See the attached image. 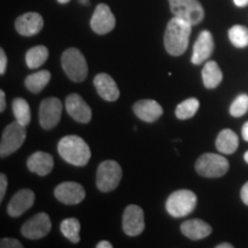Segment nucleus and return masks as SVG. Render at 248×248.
Masks as SVG:
<instances>
[{
	"label": "nucleus",
	"mask_w": 248,
	"mask_h": 248,
	"mask_svg": "<svg viewBox=\"0 0 248 248\" xmlns=\"http://www.w3.org/2000/svg\"><path fill=\"white\" fill-rule=\"evenodd\" d=\"M192 24L173 16L168 22L164 32V47L172 57H179L184 54L188 47Z\"/></svg>",
	"instance_id": "nucleus-1"
},
{
	"label": "nucleus",
	"mask_w": 248,
	"mask_h": 248,
	"mask_svg": "<svg viewBox=\"0 0 248 248\" xmlns=\"http://www.w3.org/2000/svg\"><path fill=\"white\" fill-rule=\"evenodd\" d=\"M58 152L66 162L76 167H84L91 159V150L83 138L66 136L59 141Z\"/></svg>",
	"instance_id": "nucleus-2"
},
{
	"label": "nucleus",
	"mask_w": 248,
	"mask_h": 248,
	"mask_svg": "<svg viewBox=\"0 0 248 248\" xmlns=\"http://www.w3.org/2000/svg\"><path fill=\"white\" fill-rule=\"evenodd\" d=\"M61 64L68 78L73 82L80 83L88 76V63L84 55L78 48H68L62 53Z\"/></svg>",
	"instance_id": "nucleus-3"
},
{
	"label": "nucleus",
	"mask_w": 248,
	"mask_h": 248,
	"mask_svg": "<svg viewBox=\"0 0 248 248\" xmlns=\"http://www.w3.org/2000/svg\"><path fill=\"white\" fill-rule=\"evenodd\" d=\"M230 164L221 154H202L195 162V170L200 176L207 178H218L228 172Z\"/></svg>",
	"instance_id": "nucleus-4"
},
{
	"label": "nucleus",
	"mask_w": 248,
	"mask_h": 248,
	"mask_svg": "<svg viewBox=\"0 0 248 248\" xmlns=\"http://www.w3.org/2000/svg\"><path fill=\"white\" fill-rule=\"evenodd\" d=\"M198 198L190 190H178L169 195L166 202V209L170 216L184 217L191 214L197 207Z\"/></svg>",
	"instance_id": "nucleus-5"
},
{
	"label": "nucleus",
	"mask_w": 248,
	"mask_h": 248,
	"mask_svg": "<svg viewBox=\"0 0 248 248\" xmlns=\"http://www.w3.org/2000/svg\"><path fill=\"white\" fill-rule=\"evenodd\" d=\"M122 179V168L116 161L107 160L99 164L97 170V187L101 192H111Z\"/></svg>",
	"instance_id": "nucleus-6"
},
{
	"label": "nucleus",
	"mask_w": 248,
	"mask_h": 248,
	"mask_svg": "<svg viewBox=\"0 0 248 248\" xmlns=\"http://www.w3.org/2000/svg\"><path fill=\"white\" fill-rule=\"evenodd\" d=\"M26 126L15 121L6 126L0 141V156L6 157L13 154L23 145L26 140Z\"/></svg>",
	"instance_id": "nucleus-7"
},
{
	"label": "nucleus",
	"mask_w": 248,
	"mask_h": 248,
	"mask_svg": "<svg viewBox=\"0 0 248 248\" xmlns=\"http://www.w3.org/2000/svg\"><path fill=\"white\" fill-rule=\"evenodd\" d=\"M173 16L186 21L192 26L199 24L204 17V11L199 0H169Z\"/></svg>",
	"instance_id": "nucleus-8"
},
{
	"label": "nucleus",
	"mask_w": 248,
	"mask_h": 248,
	"mask_svg": "<svg viewBox=\"0 0 248 248\" xmlns=\"http://www.w3.org/2000/svg\"><path fill=\"white\" fill-rule=\"evenodd\" d=\"M51 229L52 223L49 216L46 213H38L24 223L21 228V233L28 239L37 240L46 237Z\"/></svg>",
	"instance_id": "nucleus-9"
},
{
	"label": "nucleus",
	"mask_w": 248,
	"mask_h": 248,
	"mask_svg": "<svg viewBox=\"0 0 248 248\" xmlns=\"http://www.w3.org/2000/svg\"><path fill=\"white\" fill-rule=\"evenodd\" d=\"M62 104L58 98H47L40 102L39 123L43 129L51 130L60 122Z\"/></svg>",
	"instance_id": "nucleus-10"
},
{
	"label": "nucleus",
	"mask_w": 248,
	"mask_h": 248,
	"mask_svg": "<svg viewBox=\"0 0 248 248\" xmlns=\"http://www.w3.org/2000/svg\"><path fill=\"white\" fill-rule=\"evenodd\" d=\"M145 229L144 210L137 204H129L123 213V231L130 237L139 235Z\"/></svg>",
	"instance_id": "nucleus-11"
},
{
	"label": "nucleus",
	"mask_w": 248,
	"mask_h": 248,
	"mask_svg": "<svg viewBox=\"0 0 248 248\" xmlns=\"http://www.w3.org/2000/svg\"><path fill=\"white\" fill-rule=\"evenodd\" d=\"M54 197L60 202L73 206V204H78L84 200L85 190L78 183L64 182L55 187Z\"/></svg>",
	"instance_id": "nucleus-12"
},
{
	"label": "nucleus",
	"mask_w": 248,
	"mask_h": 248,
	"mask_svg": "<svg viewBox=\"0 0 248 248\" xmlns=\"http://www.w3.org/2000/svg\"><path fill=\"white\" fill-rule=\"evenodd\" d=\"M116 20L106 4H99L91 18V28L98 35H106L115 28Z\"/></svg>",
	"instance_id": "nucleus-13"
},
{
	"label": "nucleus",
	"mask_w": 248,
	"mask_h": 248,
	"mask_svg": "<svg viewBox=\"0 0 248 248\" xmlns=\"http://www.w3.org/2000/svg\"><path fill=\"white\" fill-rule=\"evenodd\" d=\"M66 109L67 113L78 123L86 124L92 119L91 108L77 93L68 95L66 99Z\"/></svg>",
	"instance_id": "nucleus-14"
},
{
	"label": "nucleus",
	"mask_w": 248,
	"mask_h": 248,
	"mask_svg": "<svg viewBox=\"0 0 248 248\" xmlns=\"http://www.w3.org/2000/svg\"><path fill=\"white\" fill-rule=\"evenodd\" d=\"M214 47H215V44H214V38L210 31H201L193 46V53L191 58L192 63L198 66V64L203 63L204 61L208 60L210 55L213 54Z\"/></svg>",
	"instance_id": "nucleus-15"
},
{
	"label": "nucleus",
	"mask_w": 248,
	"mask_h": 248,
	"mask_svg": "<svg viewBox=\"0 0 248 248\" xmlns=\"http://www.w3.org/2000/svg\"><path fill=\"white\" fill-rule=\"evenodd\" d=\"M35 202V193L29 188H23L16 192L8 202L7 213L12 217L23 215L28 209L32 207Z\"/></svg>",
	"instance_id": "nucleus-16"
},
{
	"label": "nucleus",
	"mask_w": 248,
	"mask_h": 248,
	"mask_svg": "<svg viewBox=\"0 0 248 248\" xmlns=\"http://www.w3.org/2000/svg\"><path fill=\"white\" fill-rule=\"evenodd\" d=\"M43 27H44V20L42 15L36 12H29L21 15L15 21L16 31L22 36L37 35L43 29Z\"/></svg>",
	"instance_id": "nucleus-17"
},
{
	"label": "nucleus",
	"mask_w": 248,
	"mask_h": 248,
	"mask_svg": "<svg viewBox=\"0 0 248 248\" xmlns=\"http://www.w3.org/2000/svg\"><path fill=\"white\" fill-rule=\"evenodd\" d=\"M133 111L138 119L146 123H153L162 115L163 108L157 101L152 100V99H144L133 105Z\"/></svg>",
	"instance_id": "nucleus-18"
},
{
	"label": "nucleus",
	"mask_w": 248,
	"mask_h": 248,
	"mask_svg": "<svg viewBox=\"0 0 248 248\" xmlns=\"http://www.w3.org/2000/svg\"><path fill=\"white\" fill-rule=\"evenodd\" d=\"M98 94L106 101H116L120 97V90L115 80L108 74H98L93 79Z\"/></svg>",
	"instance_id": "nucleus-19"
},
{
	"label": "nucleus",
	"mask_w": 248,
	"mask_h": 248,
	"mask_svg": "<svg viewBox=\"0 0 248 248\" xmlns=\"http://www.w3.org/2000/svg\"><path fill=\"white\" fill-rule=\"evenodd\" d=\"M27 167L31 172H35L38 176H46L53 170L54 160L51 154L46 152H35L32 155H30L27 161Z\"/></svg>",
	"instance_id": "nucleus-20"
},
{
	"label": "nucleus",
	"mask_w": 248,
	"mask_h": 248,
	"mask_svg": "<svg viewBox=\"0 0 248 248\" xmlns=\"http://www.w3.org/2000/svg\"><path fill=\"white\" fill-rule=\"evenodd\" d=\"M182 233L191 240H201L207 238L212 233V226L208 223L203 222L202 219H188L182 223L181 225Z\"/></svg>",
	"instance_id": "nucleus-21"
},
{
	"label": "nucleus",
	"mask_w": 248,
	"mask_h": 248,
	"mask_svg": "<svg viewBox=\"0 0 248 248\" xmlns=\"http://www.w3.org/2000/svg\"><path fill=\"white\" fill-rule=\"evenodd\" d=\"M215 146L217 151L222 154H232L238 150L239 146V138L237 133L231 129H224L217 136Z\"/></svg>",
	"instance_id": "nucleus-22"
},
{
	"label": "nucleus",
	"mask_w": 248,
	"mask_h": 248,
	"mask_svg": "<svg viewBox=\"0 0 248 248\" xmlns=\"http://www.w3.org/2000/svg\"><path fill=\"white\" fill-rule=\"evenodd\" d=\"M223 73L217 62L207 61L202 69V82L207 89H215L221 84Z\"/></svg>",
	"instance_id": "nucleus-23"
},
{
	"label": "nucleus",
	"mask_w": 248,
	"mask_h": 248,
	"mask_svg": "<svg viewBox=\"0 0 248 248\" xmlns=\"http://www.w3.org/2000/svg\"><path fill=\"white\" fill-rule=\"evenodd\" d=\"M49 80H51V73L48 70H40L27 76L26 80H24V84H26V88L30 92L39 93L45 89V86L48 84Z\"/></svg>",
	"instance_id": "nucleus-24"
},
{
	"label": "nucleus",
	"mask_w": 248,
	"mask_h": 248,
	"mask_svg": "<svg viewBox=\"0 0 248 248\" xmlns=\"http://www.w3.org/2000/svg\"><path fill=\"white\" fill-rule=\"evenodd\" d=\"M48 58V49L46 46L39 45L30 48L26 54V63L30 69L42 67Z\"/></svg>",
	"instance_id": "nucleus-25"
},
{
	"label": "nucleus",
	"mask_w": 248,
	"mask_h": 248,
	"mask_svg": "<svg viewBox=\"0 0 248 248\" xmlns=\"http://www.w3.org/2000/svg\"><path fill=\"white\" fill-rule=\"evenodd\" d=\"M13 114L15 116V121L22 125L27 126L30 123L31 111L28 101L23 98H16L13 100Z\"/></svg>",
	"instance_id": "nucleus-26"
},
{
	"label": "nucleus",
	"mask_w": 248,
	"mask_h": 248,
	"mask_svg": "<svg viewBox=\"0 0 248 248\" xmlns=\"http://www.w3.org/2000/svg\"><path fill=\"white\" fill-rule=\"evenodd\" d=\"M60 230L62 234L69 239L71 243L78 244L80 240L79 231H80V223L77 218H66L62 221L60 224Z\"/></svg>",
	"instance_id": "nucleus-27"
},
{
	"label": "nucleus",
	"mask_w": 248,
	"mask_h": 248,
	"mask_svg": "<svg viewBox=\"0 0 248 248\" xmlns=\"http://www.w3.org/2000/svg\"><path fill=\"white\" fill-rule=\"evenodd\" d=\"M200 101L197 98H188L176 107V117L179 120H188L197 114Z\"/></svg>",
	"instance_id": "nucleus-28"
},
{
	"label": "nucleus",
	"mask_w": 248,
	"mask_h": 248,
	"mask_svg": "<svg viewBox=\"0 0 248 248\" xmlns=\"http://www.w3.org/2000/svg\"><path fill=\"white\" fill-rule=\"evenodd\" d=\"M229 39L237 48H245L248 46V28L235 24L229 30Z\"/></svg>",
	"instance_id": "nucleus-29"
},
{
	"label": "nucleus",
	"mask_w": 248,
	"mask_h": 248,
	"mask_svg": "<svg viewBox=\"0 0 248 248\" xmlns=\"http://www.w3.org/2000/svg\"><path fill=\"white\" fill-rule=\"evenodd\" d=\"M248 111V95L240 94L234 99L230 106V114L233 117H240Z\"/></svg>",
	"instance_id": "nucleus-30"
},
{
	"label": "nucleus",
	"mask_w": 248,
	"mask_h": 248,
	"mask_svg": "<svg viewBox=\"0 0 248 248\" xmlns=\"http://www.w3.org/2000/svg\"><path fill=\"white\" fill-rule=\"evenodd\" d=\"M0 247L1 248H22L23 245L17 239L13 238H2L0 240Z\"/></svg>",
	"instance_id": "nucleus-31"
},
{
	"label": "nucleus",
	"mask_w": 248,
	"mask_h": 248,
	"mask_svg": "<svg viewBox=\"0 0 248 248\" xmlns=\"http://www.w3.org/2000/svg\"><path fill=\"white\" fill-rule=\"evenodd\" d=\"M6 188H7V176L5 173H1L0 175V201L4 199Z\"/></svg>",
	"instance_id": "nucleus-32"
},
{
	"label": "nucleus",
	"mask_w": 248,
	"mask_h": 248,
	"mask_svg": "<svg viewBox=\"0 0 248 248\" xmlns=\"http://www.w3.org/2000/svg\"><path fill=\"white\" fill-rule=\"evenodd\" d=\"M6 68H7V57H6L4 49H0V74L4 75Z\"/></svg>",
	"instance_id": "nucleus-33"
},
{
	"label": "nucleus",
	"mask_w": 248,
	"mask_h": 248,
	"mask_svg": "<svg viewBox=\"0 0 248 248\" xmlns=\"http://www.w3.org/2000/svg\"><path fill=\"white\" fill-rule=\"evenodd\" d=\"M240 195H241V200H243V202L248 206V182L243 186V187H241Z\"/></svg>",
	"instance_id": "nucleus-34"
},
{
	"label": "nucleus",
	"mask_w": 248,
	"mask_h": 248,
	"mask_svg": "<svg viewBox=\"0 0 248 248\" xmlns=\"http://www.w3.org/2000/svg\"><path fill=\"white\" fill-rule=\"evenodd\" d=\"M6 109V99H5V92L0 91V111H5Z\"/></svg>",
	"instance_id": "nucleus-35"
},
{
	"label": "nucleus",
	"mask_w": 248,
	"mask_h": 248,
	"mask_svg": "<svg viewBox=\"0 0 248 248\" xmlns=\"http://www.w3.org/2000/svg\"><path fill=\"white\" fill-rule=\"evenodd\" d=\"M241 133H243L244 140L248 142V121L243 125V129H241Z\"/></svg>",
	"instance_id": "nucleus-36"
},
{
	"label": "nucleus",
	"mask_w": 248,
	"mask_h": 248,
	"mask_svg": "<svg viewBox=\"0 0 248 248\" xmlns=\"http://www.w3.org/2000/svg\"><path fill=\"white\" fill-rule=\"evenodd\" d=\"M111 247H113V245H111L109 241H106V240H102L99 244H97V248H111Z\"/></svg>",
	"instance_id": "nucleus-37"
},
{
	"label": "nucleus",
	"mask_w": 248,
	"mask_h": 248,
	"mask_svg": "<svg viewBox=\"0 0 248 248\" xmlns=\"http://www.w3.org/2000/svg\"><path fill=\"white\" fill-rule=\"evenodd\" d=\"M233 2L238 7H246V6H248V0H233Z\"/></svg>",
	"instance_id": "nucleus-38"
},
{
	"label": "nucleus",
	"mask_w": 248,
	"mask_h": 248,
	"mask_svg": "<svg viewBox=\"0 0 248 248\" xmlns=\"http://www.w3.org/2000/svg\"><path fill=\"white\" fill-rule=\"evenodd\" d=\"M216 248H233L231 244H228V243H223V244H219L217 245Z\"/></svg>",
	"instance_id": "nucleus-39"
},
{
	"label": "nucleus",
	"mask_w": 248,
	"mask_h": 248,
	"mask_svg": "<svg viewBox=\"0 0 248 248\" xmlns=\"http://www.w3.org/2000/svg\"><path fill=\"white\" fill-rule=\"evenodd\" d=\"M244 160L246 161V162L248 163V151H247L246 153H245V155H244Z\"/></svg>",
	"instance_id": "nucleus-40"
},
{
	"label": "nucleus",
	"mask_w": 248,
	"mask_h": 248,
	"mask_svg": "<svg viewBox=\"0 0 248 248\" xmlns=\"http://www.w3.org/2000/svg\"><path fill=\"white\" fill-rule=\"evenodd\" d=\"M59 2H60V4H67V2H69L70 0H58Z\"/></svg>",
	"instance_id": "nucleus-41"
},
{
	"label": "nucleus",
	"mask_w": 248,
	"mask_h": 248,
	"mask_svg": "<svg viewBox=\"0 0 248 248\" xmlns=\"http://www.w3.org/2000/svg\"><path fill=\"white\" fill-rule=\"evenodd\" d=\"M80 2H83V4H89V0H80Z\"/></svg>",
	"instance_id": "nucleus-42"
}]
</instances>
